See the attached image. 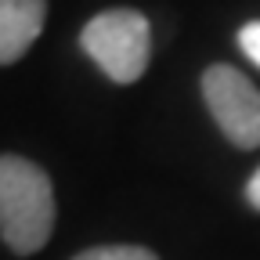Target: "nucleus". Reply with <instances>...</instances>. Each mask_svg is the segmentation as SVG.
Segmentation results:
<instances>
[{"instance_id": "nucleus-7", "label": "nucleus", "mask_w": 260, "mask_h": 260, "mask_svg": "<svg viewBox=\"0 0 260 260\" xmlns=\"http://www.w3.org/2000/svg\"><path fill=\"white\" fill-rule=\"evenodd\" d=\"M246 199H249L253 210H260V167H256V174H253L249 184H246Z\"/></svg>"}, {"instance_id": "nucleus-1", "label": "nucleus", "mask_w": 260, "mask_h": 260, "mask_svg": "<svg viewBox=\"0 0 260 260\" xmlns=\"http://www.w3.org/2000/svg\"><path fill=\"white\" fill-rule=\"evenodd\" d=\"M54 232V188L44 167L25 155H0V239L29 256Z\"/></svg>"}, {"instance_id": "nucleus-5", "label": "nucleus", "mask_w": 260, "mask_h": 260, "mask_svg": "<svg viewBox=\"0 0 260 260\" xmlns=\"http://www.w3.org/2000/svg\"><path fill=\"white\" fill-rule=\"evenodd\" d=\"M73 260H159V256L145 246H94V249H83Z\"/></svg>"}, {"instance_id": "nucleus-3", "label": "nucleus", "mask_w": 260, "mask_h": 260, "mask_svg": "<svg viewBox=\"0 0 260 260\" xmlns=\"http://www.w3.org/2000/svg\"><path fill=\"white\" fill-rule=\"evenodd\" d=\"M203 102L220 134L239 148H260V90L235 65H210L203 73Z\"/></svg>"}, {"instance_id": "nucleus-6", "label": "nucleus", "mask_w": 260, "mask_h": 260, "mask_svg": "<svg viewBox=\"0 0 260 260\" xmlns=\"http://www.w3.org/2000/svg\"><path fill=\"white\" fill-rule=\"evenodd\" d=\"M239 47L253 65H260V22H249L239 29Z\"/></svg>"}, {"instance_id": "nucleus-4", "label": "nucleus", "mask_w": 260, "mask_h": 260, "mask_svg": "<svg viewBox=\"0 0 260 260\" xmlns=\"http://www.w3.org/2000/svg\"><path fill=\"white\" fill-rule=\"evenodd\" d=\"M47 22V0H0V65L18 61Z\"/></svg>"}, {"instance_id": "nucleus-2", "label": "nucleus", "mask_w": 260, "mask_h": 260, "mask_svg": "<svg viewBox=\"0 0 260 260\" xmlns=\"http://www.w3.org/2000/svg\"><path fill=\"white\" fill-rule=\"evenodd\" d=\"M80 47L98 61V69L109 80L138 83L152 58V25L134 8H112L83 25Z\"/></svg>"}]
</instances>
